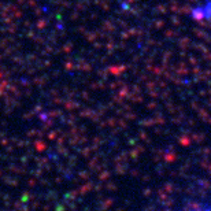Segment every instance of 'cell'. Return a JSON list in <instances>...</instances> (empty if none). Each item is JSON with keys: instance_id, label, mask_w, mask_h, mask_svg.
Instances as JSON below:
<instances>
[{"instance_id": "obj_1", "label": "cell", "mask_w": 211, "mask_h": 211, "mask_svg": "<svg viewBox=\"0 0 211 211\" xmlns=\"http://www.w3.org/2000/svg\"><path fill=\"white\" fill-rule=\"evenodd\" d=\"M207 211H211V210H207Z\"/></svg>"}]
</instances>
